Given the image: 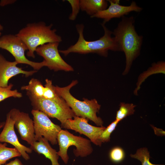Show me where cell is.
<instances>
[{
  "mask_svg": "<svg viewBox=\"0 0 165 165\" xmlns=\"http://www.w3.org/2000/svg\"><path fill=\"white\" fill-rule=\"evenodd\" d=\"M104 31V35L99 39L87 41L83 36L84 26L82 24L76 26L79 37L77 42L66 50H59V52L66 56L70 53L80 54L96 53L105 57L107 56L108 51H121V46L115 37H112V32L109 30L105 24H101Z\"/></svg>",
  "mask_w": 165,
  "mask_h": 165,
  "instance_id": "cell-1",
  "label": "cell"
},
{
  "mask_svg": "<svg viewBox=\"0 0 165 165\" xmlns=\"http://www.w3.org/2000/svg\"><path fill=\"white\" fill-rule=\"evenodd\" d=\"M134 22L133 16L127 17L123 16L112 32L125 55L126 65L123 75L128 73L133 61L139 55L142 43L143 36L136 32Z\"/></svg>",
  "mask_w": 165,
  "mask_h": 165,
  "instance_id": "cell-2",
  "label": "cell"
},
{
  "mask_svg": "<svg viewBox=\"0 0 165 165\" xmlns=\"http://www.w3.org/2000/svg\"><path fill=\"white\" fill-rule=\"evenodd\" d=\"M52 24L47 25L43 22L29 23L16 35L27 47L28 56L34 58V52L41 45L62 41L61 37L56 34L57 30L52 29Z\"/></svg>",
  "mask_w": 165,
  "mask_h": 165,
  "instance_id": "cell-3",
  "label": "cell"
},
{
  "mask_svg": "<svg viewBox=\"0 0 165 165\" xmlns=\"http://www.w3.org/2000/svg\"><path fill=\"white\" fill-rule=\"evenodd\" d=\"M78 83L77 80L73 81L68 85L64 87L54 86L57 94L63 99L72 110L76 116L86 118L93 122L97 126H103L102 119L97 116L101 108L95 99L89 100L84 99L81 101L76 99L70 93V89Z\"/></svg>",
  "mask_w": 165,
  "mask_h": 165,
  "instance_id": "cell-4",
  "label": "cell"
},
{
  "mask_svg": "<svg viewBox=\"0 0 165 165\" xmlns=\"http://www.w3.org/2000/svg\"><path fill=\"white\" fill-rule=\"evenodd\" d=\"M27 94L31 102L33 109L41 111L49 117L55 118L61 123V125L68 119L75 116L72 110L65 101L60 97L56 100L36 97L28 92Z\"/></svg>",
  "mask_w": 165,
  "mask_h": 165,
  "instance_id": "cell-5",
  "label": "cell"
},
{
  "mask_svg": "<svg viewBox=\"0 0 165 165\" xmlns=\"http://www.w3.org/2000/svg\"><path fill=\"white\" fill-rule=\"evenodd\" d=\"M57 141L59 146V150L57 152L65 164H67L69 160L68 150L71 145L76 147L73 153L76 157H85L90 155L93 152L91 141L81 136H75L66 130H61L57 136Z\"/></svg>",
  "mask_w": 165,
  "mask_h": 165,
  "instance_id": "cell-6",
  "label": "cell"
},
{
  "mask_svg": "<svg viewBox=\"0 0 165 165\" xmlns=\"http://www.w3.org/2000/svg\"><path fill=\"white\" fill-rule=\"evenodd\" d=\"M0 48L9 52L14 57L15 61L18 64H28L34 70H39L47 64L44 60L40 62L32 61L26 58L25 52L28 50L24 42L16 35L11 34L3 35L0 38Z\"/></svg>",
  "mask_w": 165,
  "mask_h": 165,
  "instance_id": "cell-7",
  "label": "cell"
},
{
  "mask_svg": "<svg viewBox=\"0 0 165 165\" xmlns=\"http://www.w3.org/2000/svg\"><path fill=\"white\" fill-rule=\"evenodd\" d=\"M31 113L33 116L35 141L43 137L52 145L57 144V135L61 130V126L53 123L41 111L33 109Z\"/></svg>",
  "mask_w": 165,
  "mask_h": 165,
  "instance_id": "cell-8",
  "label": "cell"
},
{
  "mask_svg": "<svg viewBox=\"0 0 165 165\" xmlns=\"http://www.w3.org/2000/svg\"><path fill=\"white\" fill-rule=\"evenodd\" d=\"M59 44L51 42L41 45L37 48L35 52L44 58L46 67L50 70L55 71H73V68L65 61L60 54L58 49Z\"/></svg>",
  "mask_w": 165,
  "mask_h": 165,
  "instance_id": "cell-9",
  "label": "cell"
},
{
  "mask_svg": "<svg viewBox=\"0 0 165 165\" xmlns=\"http://www.w3.org/2000/svg\"><path fill=\"white\" fill-rule=\"evenodd\" d=\"M88 122V119L86 118L75 116L73 119H67L61 127L83 134L94 144L101 146L102 143L100 141L99 137L106 127L103 126H94L90 124Z\"/></svg>",
  "mask_w": 165,
  "mask_h": 165,
  "instance_id": "cell-10",
  "label": "cell"
},
{
  "mask_svg": "<svg viewBox=\"0 0 165 165\" xmlns=\"http://www.w3.org/2000/svg\"><path fill=\"white\" fill-rule=\"evenodd\" d=\"M8 113L14 121V126L21 139L32 145L35 141V134L33 121L29 114L16 108L12 109Z\"/></svg>",
  "mask_w": 165,
  "mask_h": 165,
  "instance_id": "cell-11",
  "label": "cell"
},
{
  "mask_svg": "<svg viewBox=\"0 0 165 165\" xmlns=\"http://www.w3.org/2000/svg\"><path fill=\"white\" fill-rule=\"evenodd\" d=\"M110 5L106 9L99 11L92 16L91 18H97L103 20L102 24H105L112 19L120 18L128 14L132 11L140 12L142 8L137 5L134 1H132L130 6H124L119 4V0H108Z\"/></svg>",
  "mask_w": 165,
  "mask_h": 165,
  "instance_id": "cell-12",
  "label": "cell"
},
{
  "mask_svg": "<svg viewBox=\"0 0 165 165\" xmlns=\"http://www.w3.org/2000/svg\"><path fill=\"white\" fill-rule=\"evenodd\" d=\"M14 121L8 113L3 128L0 134V142L8 143L12 145L20 152L21 156L26 160L30 159L28 153H31L32 150L21 144L19 141L14 129Z\"/></svg>",
  "mask_w": 165,
  "mask_h": 165,
  "instance_id": "cell-13",
  "label": "cell"
},
{
  "mask_svg": "<svg viewBox=\"0 0 165 165\" xmlns=\"http://www.w3.org/2000/svg\"><path fill=\"white\" fill-rule=\"evenodd\" d=\"M18 64L15 61L10 62L6 60L0 54V86L6 87L8 86L9 79L20 74H24L26 77L33 75L37 71H26L18 67Z\"/></svg>",
  "mask_w": 165,
  "mask_h": 165,
  "instance_id": "cell-14",
  "label": "cell"
},
{
  "mask_svg": "<svg viewBox=\"0 0 165 165\" xmlns=\"http://www.w3.org/2000/svg\"><path fill=\"white\" fill-rule=\"evenodd\" d=\"M30 148L39 154L43 155L51 162L52 165H60L58 160L59 156L56 150L50 145L49 141L43 137L34 141L30 145Z\"/></svg>",
  "mask_w": 165,
  "mask_h": 165,
  "instance_id": "cell-15",
  "label": "cell"
},
{
  "mask_svg": "<svg viewBox=\"0 0 165 165\" xmlns=\"http://www.w3.org/2000/svg\"><path fill=\"white\" fill-rule=\"evenodd\" d=\"M107 1L105 0H80V9L91 16L97 12L106 9Z\"/></svg>",
  "mask_w": 165,
  "mask_h": 165,
  "instance_id": "cell-16",
  "label": "cell"
},
{
  "mask_svg": "<svg viewBox=\"0 0 165 165\" xmlns=\"http://www.w3.org/2000/svg\"><path fill=\"white\" fill-rule=\"evenodd\" d=\"M165 63L163 61H160L156 63H153L146 71L141 73L139 76L137 87L134 90L135 95H137L138 91L140 89V86L145 80L150 75L159 73L165 74Z\"/></svg>",
  "mask_w": 165,
  "mask_h": 165,
  "instance_id": "cell-17",
  "label": "cell"
},
{
  "mask_svg": "<svg viewBox=\"0 0 165 165\" xmlns=\"http://www.w3.org/2000/svg\"><path fill=\"white\" fill-rule=\"evenodd\" d=\"M7 145L6 143L2 144L0 142V165H3L13 158L21 156L20 152L15 148H9Z\"/></svg>",
  "mask_w": 165,
  "mask_h": 165,
  "instance_id": "cell-18",
  "label": "cell"
},
{
  "mask_svg": "<svg viewBox=\"0 0 165 165\" xmlns=\"http://www.w3.org/2000/svg\"><path fill=\"white\" fill-rule=\"evenodd\" d=\"M22 90H26L31 95L38 97H42L45 87L38 79L32 78L28 85L21 87Z\"/></svg>",
  "mask_w": 165,
  "mask_h": 165,
  "instance_id": "cell-19",
  "label": "cell"
},
{
  "mask_svg": "<svg viewBox=\"0 0 165 165\" xmlns=\"http://www.w3.org/2000/svg\"><path fill=\"white\" fill-rule=\"evenodd\" d=\"M136 105L132 103L121 102L119 109L117 111L116 120L119 122L127 116L133 114Z\"/></svg>",
  "mask_w": 165,
  "mask_h": 165,
  "instance_id": "cell-20",
  "label": "cell"
},
{
  "mask_svg": "<svg viewBox=\"0 0 165 165\" xmlns=\"http://www.w3.org/2000/svg\"><path fill=\"white\" fill-rule=\"evenodd\" d=\"M130 156L140 161L142 165H164L163 164H154L150 161L149 152L147 148L143 147L138 149L135 154H131Z\"/></svg>",
  "mask_w": 165,
  "mask_h": 165,
  "instance_id": "cell-21",
  "label": "cell"
},
{
  "mask_svg": "<svg viewBox=\"0 0 165 165\" xmlns=\"http://www.w3.org/2000/svg\"><path fill=\"white\" fill-rule=\"evenodd\" d=\"M13 85L10 84L6 87L0 86V102L5 99L11 97L20 98L22 94L16 90H12Z\"/></svg>",
  "mask_w": 165,
  "mask_h": 165,
  "instance_id": "cell-22",
  "label": "cell"
},
{
  "mask_svg": "<svg viewBox=\"0 0 165 165\" xmlns=\"http://www.w3.org/2000/svg\"><path fill=\"white\" fill-rule=\"evenodd\" d=\"M46 84L42 98L45 99L56 100L60 97L56 93L52 85L51 80L46 79L45 80Z\"/></svg>",
  "mask_w": 165,
  "mask_h": 165,
  "instance_id": "cell-23",
  "label": "cell"
},
{
  "mask_svg": "<svg viewBox=\"0 0 165 165\" xmlns=\"http://www.w3.org/2000/svg\"><path fill=\"white\" fill-rule=\"evenodd\" d=\"M119 122L115 120L105 128L99 137V140L101 143L107 142L110 141L111 134L115 129Z\"/></svg>",
  "mask_w": 165,
  "mask_h": 165,
  "instance_id": "cell-24",
  "label": "cell"
},
{
  "mask_svg": "<svg viewBox=\"0 0 165 165\" xmlns=\"http://www.w3.org/2000/svg\"><path fill=\"white\" fill-rule=\"evenodd\" d=\"M109 156L112 161L115 163H119L124 160L125 153L123 148L116 146L111 149L109 153Z\"/></svg>",
  "mask_w": 165,
  "mask_h": 165,
  "instance_id": "cell-25",
  "label": "cell"
},
{
  "mask_svg": "<svg viewBox=\"0 0 165 165\" xmlns=\"http://www.w3.org/2000/svg\"><path fill=\"white\" fill-rule=\"evenodd\" d=\"M67 1L70 4L72 8V12L69 17L71 20H75L79 13L80 9V0H68Z\"/></svg>",
  "mask_w": 165,
  "mask_h": 165,
  "instance_id": "cell-26",
  "label": "cell"
},
{
  "mask_svg": "<svg viewBox=\"0 0 165 165\" xmlns=\"http://www.w3.org/2000/svg\"><path fill=\"white\" fill-rule=\"evenodd\" d=\"M153 129L155 134L157 136H163L165 135V131H163L162 129L157 128L152 125H151Z\"/></svg>",
  "mask_w": 165,
  "mask_h": 165,
  "instance_id": "cell-27",
  "label": "cell"
},
{
  "mask_svg": "<svg viewBox=\"0 0 165 165\" xmlns=\"http://www.w3.org/2000/svg\"><path fill=\"white\" fill-rule=\"evenodd\" d=\"M5 165H24L20 160L16 158L9 163H5Z\"/></svg>",
  "mask_w": 165,
  "mask_h": 165,
  "instance_id": "cell-28",
  "label": "cell"
},
{
  "mask_svg": "<svg viewBox=\"0 0 165 165\" xmlns=\"http://www.w3.org/2000/svg\"><path fill=\"white\" fill-rule=\"evenodd\" d=\"M15 0H1L0 2V6H3L9 4L13 3Z\"/></svg>",
  "mask_w": 165,
  "mask_h": 165,
  "instance_id": "cell-29",
  "label": "cell"
},
{
  "mask_svg": "<svg viewBox=\"0 0 165 165\" xmlns=\"http://www.w3.org/2000/svg\"><path fill=\"white\" fill-rule=\"evenodd\" d=\"M5 124V122H4L0 123V130L3 127Z\"/></svg>",
  "mask_w": 165,
  "mask_h": 165,
  "instance_id": "cell-30",
  "label": "cell"
},
{
  "mask_svg": "<svg viewBox=\"0 0 165 165\" xmlns=\"http://www.w3.org/2000/svg\"><path fill=\"white\" fill-rule=\"evenodd\" d=\"M3 26L0 24V31L2 30L3 29Z\"/></svg>",
  "mask_w": 165,
  "mask_h": 165,
  "instance_id": "cell-31",
  "label": "cell"
},
{
  "mask_svg": "<svg viewBox=\"0 0 165 165\" xmlns=\"http://www.w3.org/2000/svg\"><path fill=\"white\" fill-rule=\"evenodd\" d=\"M1 35V32L0 31V36Z\"/></svg>",
  "mask_w": 165,
  "mask_h": 165,
  "instance_id": "cell-32",
  "label": "cell"
},
{
  "mask_svg": "<svg viewBox=\"0 0 165 165\" xmlns=\"http://www.w3.org/2000/svg\"><path fill=\"white\" fill-rule=\"evenodd\" d=\"M91 165L89 164V165Z\"/></svg>",
  "mask_w": 165,
  "mask_h": 165,
  "instance_id": "cell-33",
  "label": "cell"
}]
</instances>
